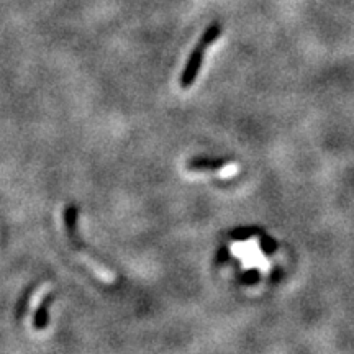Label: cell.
Masks as SVG:
<instances>
[{
  "mask_svg": "<svg viewBox=\"0 0 354 354\" xmlns=\"http://www.w3.org/2000/svg\"><path fill=\"white\" fill-rule=\"evenodd\" d=\"M222 35V25L220 22H213L210 23L209 27L205 28L204 35L200 36V40L197 41V45L193 46L191 56H189L187 62H185L184 71L180 73L179 78V87L180 88H191L193 86V82L197 81V75H199L202 64H204V58L206 49L212 46L215 41L218 40V36Z\"/></svg>",
  "mask_w": 354,
  "mask_h": 354,
  "instance_id": "cell-1",
  "label": "cell"
},
{
  "mask_svg": "<svg viewBox=\"0 0 354 354\" xmlns=\"http://www.w3.org/2000/svg\"><path fill=\"white\" fill-rule=\"evenodd\" d=\"M230 161L226 159H210V158H192L187 163L189 171H200V172H209V171H222L225 167L230 166Z\"/></svg>",
  "mask_w": 354,
  "mask_h": 354,
  "instance_id": "cell-2",
  "label": "cell"
},
{
  "mask_svg": "<svg viewBox=\"0 0 354 354\" xmlns=\"http://www.w3.org/2000/svg\"><path fill=\"white\" fill-rule=\"evenodd\" d=\"M54 298H56V294L46 295V297L43 298V302H41L40 305H38L35 315H33V327H35V330L43 331L45 328L48 327V323H49L48 309H49V307H51V303L54 302Z\"/></svg>",
  "mask_w": 354,
  "mask_h": 354,
  "instance_id": "cell-3",
  "label": "cell"
},
{
  "mask_svg": "<svg viewBox=\"0 0 354 354\" xmlns=\"http://www.w3.org/2000/svg\"><path fill=\"white\" fill-rule=\"evenodd\" d=\"M33 292H35V289L33 287H28L27 292L23 294V297L20 298L19 302V307H16V318L22 320L25 317V311L28 310V305H30V298H32Z\"/></svg>",
  "mask_w": 354,
  "mask_h": 354,
  "instance_id": "cell-4",
  "label": "cell"
}]
</instances>
